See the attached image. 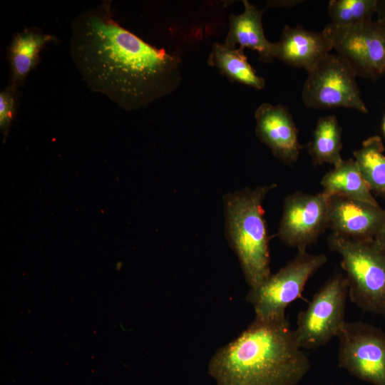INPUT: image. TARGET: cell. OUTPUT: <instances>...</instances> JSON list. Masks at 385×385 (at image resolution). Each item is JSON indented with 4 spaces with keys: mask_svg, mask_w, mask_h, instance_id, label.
I'll list each match as a JSON object with an SVG mask.
<instances>
[{
    "mask_svg": "<svg viewBox=\"0 0 385 385\" xmlns=\"http://www.w3.org/2000/svg\"><path fill=\"white\" fill-rule=\"evenodd\" d=\"M324 192L379 205L354 158L343 160L321 180Z\"/></svg>",
    "mask_w": 385,
    "mask_h": 385,
    "instance_id": "cell-16",
    "label": "cell"
},
{
    "mask_svg": "<svg viewBox=\"0 0 385 385\" xmlns=\"http://www.w3.org/2000/svg\"><path fill=\"white\" fill-rule=\"evenodd\" d=\"M307 73L302 91V100L306 107L346 108L368 113L356 83V74L337 54L329 53Z\"/></svg>",
    "mask_w": 385,
    "mask_h": 385,
    "instance_id": "cell-6",
    "label": "cell"
},
{
    "mask_svg": "<svg viewBox=\"0 0 385 385\" xmlns=\"http://www.w3.org/2000/svg\"><path fill=\"white\" fill-rule=\"evenodd\" d=\"M70 51L83 80L128 111L143 108L180 84L181 58L157 48L115 21L103 1L73 19Z\"/></svg>",
    "mask_w": 385,
    "mask_h": 385,
    "instance_id": "cell-1",
    "label": "cell"
},
{
    "mask_svg": "<svg viewBox=\"0 0 385 385\" xmlns=\"http://www.w3.org/2000/svg\"><path fill=\"white\" fill-rule=\"evenodd\" d=\"M56 41V36L37 27H26L15 34L8 49L9 84L18 89L23 86L28 74L40 61L41 51L47 44Z\"/></svg>",
    "mask_w": 385,
    "mask_h": 385,
    "instance_id": "cell-15",
    "label": "cell"
},
{
    "mask_svg": "<svg viewBox=\"0 0 385 385\" xmlns=\"http://www.w3.org/2000/svg\"><path fill=\"white\" fill-rule=\"evenodd\" d=\"M255 133L272 155L282 163L297 162L304 146L299 142L298 130L286 106L260 104L255 112Z\"/></svg>",
    "mask_w": 385,
    "mask_h": 385,
    "instance_id": "cell-11",
    "label": "cell"
},
{
    "mask_svg": "<svg viewBox=\"0 0 385 385\" xmlns=\"http://www.w3.org/2000/svg\"><path fill=\"white\" fill-rule=\"evenodd\" d=\"M276 184L245 188L223 197L225 236L250 288L270 275V236L262 202Z\"/></svg>",
    "mask_w": 385,
    "mask_h": 385,
    "instance_id": "cell-3",
    "label": "cell"
},
{
    "mask_svg": "<svg viewBox=\"0 0 385 385\" xmlns=\"http://www.w3.org/2000/svg\"><path fill=\"white\" fill-rule=\"evenodd\" d=\"M330 36L333 49L357 76L376 81L385 73V18L324 29Z\"/></svg>",
    "mask_w": 385,
    "mask_h": 385,
    "instance_id": "cell-8",
    "label": "cell"
},
{
    "mask_svg": "<svg viewBox=\"0 0 385 385\" xmlns=\"http://www.w3.org/2000/svg\"><path fill=\"white\" fill-rule=\"evenodd\" d=\"M381 128H382V131H383L384 135L385 136V115L384 116V118H383V120H382Z\"/></svg>",
    "mask_w": 385,
    "mask_h": 385,
    "instance_id": "cell-25",
    "label": "cell"
},
{
    "mask_svg": "<svg viewBox=\"0 0 385 385\" xmlns=\"http://www.w3.org/2000/svg\"><path fill=\"white\" fill-rule=\"evenodd\" d=\"M377 18H385V1H379Z\"/></svg>",
    "mask_w": 385,
    "mask_h": 385,
    "instance_id": "cell-24",
    "label": "cell"
},
{
    "mask_svg": "<svg viewBox=\"0 0 385 385\" xmlns=\"http://www.w3.org/2000/svg\"><path fill=\"white\" fill-rule=\"evenodd\" d=\"M385 217L379 205L339 195H330L328 228L332 232L356 240L374 239Z\"/></svg>",
    "mask_w": 385,
    "mask_h": 385,
    "instance_id": "cell-12",
    "label": "cell"
},
{
    "mask_svg": "<svg viewBox=\"0 0 385 385\" xmlns=\"http://www.w3.org/2000/svg\"><path fill=\"white\" fill-rule=\"evenodd\" d=\"M19 89L8 84L0 93V128L6 135L16 111Z\"/></svg>",
    "mask_w": 385,
    "mask_h": 385,
    "instance_id": "cell-21",
    "label": "cell"
},
{
    "mask_svg": "<svg viewBox=\"0 0 385 385\" xmlns=\"http://www.w3.org/2000/svg\"><path fill=\"white\" fill-rule=\"evenodd\" d=\"M324 254L298 251L297 255L261 284L250 288L247 300L261 321L286 318L287 306L302 294L309 279L327 262Z\"/></svg>",
    "mask_w": 385,
    "mask_h": 385,
    "instance_id": "cell-5",
    "label": "cell"
},
{
    "mask_svg": "<svg viewBox=\"0 0 385 385\" xmlns=\"http://www.w3.org/2000/svg\"><path fill=\"white\" fill-rule=\"evenodd\" d=\"M310 368L287 318L254 321L208 364L217 385H297Z\"/></svg>",
    "mask_w": 385,
    "mask_h": 385,
    "instance_id": "cell-2",
    "label": "cell"
},
{
    "mask_svg": "<svg viewBox=\"0 0 385 385\" xmlns=\"http://www.w3.org/2000/svg\"><path fill=\"white\" fill-rule=\"evenodd\" d=\"M337 337L339 367L373 385H385V332L369 324L345 322Z\"/></svg>",
    "mask_w": 385,
    "mask_h": 385,
    "instance_id": "cell-9",
    "label": "cell"
},
{
    "mask_svg": "<svg viewBox=\"0 0 385 385\" xmlns=\"http://www.w3.org/2000/svg\"><path fill=\"white\" fill-rule=\"evenodd\" d=\"M381 138L373 135L353 152L354 159L370 190L385 196V155Z\"/></svg>",
    "mask_w": 385,
    "mask_h": 385,
    "instance_id": "cell-19",
    "label": "cell"
},
{
    "mask_svg": "<svg viewBox=\"0 0 385 385\" xmlns=\"http://www.w3.org/2000/svg\"><path fill=\"white\" fill-rule=\"evenodd\" d=\"M332 49V40L324 29L317 32L301 26H285L279 41L273 43L272 56L289 66L302 68L309 73Z\"/></svg>",
    "mask_w": 385,
    "mask_h": 385,
    "instance_id": "cell-13",
    "label": "cell"
},
{
    "mask_svg": "<svg viewBox=\"0 0 385 385\" xmlns=\"http://www.w3.org/2000/svg\"><path fill=\"white\" fill-rule=\"evenodd\" d=\"M207 63L231 81L257 90H262L265 85V79L257 75L255 70L249 63L243 48H231L225 43H215L212 46Z\"/></svg>",
    "mask_w": 385,
    "mask_h": 385,
    "instance_id": "cell-17",
    "label": "cell"
},
{
    "mask_svg": "<svg viewBox=\"0 0 385 385\" xmlns=\"http://www.w3.org/2000/svg\"><path fill=\"white\" fill-rule=\"evenodd\" d=\"M378 3L379 0H332L328 4L329 24L346 27L372 19L377 13Z\"/></svg>",
    "mask_w": 385,
    "mask_h": 385,
    "instance_id": "cell-20",
    "label": "cell"
},
{
    "mask_svg": "<svg viewBox=\"0 0 385 385\" xmlns=\"http://www.w3.org/2000/svg\"><path fill=\"white\" fill-rule=\"evenodd\" d=\"M244 11L240 14H230L229 31L225 44L231 48L256 51L260 60L270 62L273 60V43L269 41L264 33L262 11L248 1L244 0Z\"/></svg>",
    "mask_w": 385,
    "mask_h": 385,
    "instance_id": "cell-14",
    "label": "cell"
},
{
    "mask_svg": "<svg viewBox=\"0 0 385 385\" xmlns=\"http://www.w3.org/2000/svg\"><path fill=\"white\" fill-rule=\"evenodd\" d=\"M327 241L342 257L351 301L366 312L385 314V250L375 239L332 233Z\"/></svg>",
    "mask_w": 385,
    "mask_h": 385,
    "instance_id": "cell-4",
    "label": "cell"
},
{
    "mask_svg": "<svg viewBox=\"0 0 385 385\" xmlns=\"http://www.w3.org/2000/svg\"><path fill=\"white\" fill-rule=\"evenodd\" d=\"M329 197L324 191L314 195L297 191L288 195L277 232L279 239L298 251H306L328 228Z\"/></svg>",
    "mask_w": 385,
    "mask_h": 385,
    "instance_id": "cell-10",
    "label": "cell"
},
{
    "mask_svg": "<svg viewBox=\"0 0 385 385\" xmlns=\"http://www.w3.org/2000/svg\"><path fill=\"white\" fill-rule=\"evenodd\" d=\"M302 1H268V4L270 6H281V7H292L298 4H300Z\"/></svg>",
    "mask_w": 385,
    "mask_h": 385,
    "instance_id": "cell-22",
    "label": "cell"
},
{
    "mask_svg": "<svg viewBox=\"0 0 385 385\" xmlns=\"http://www.w3.org/2000/svg\"><path fill=\"white\" fill-rule=\"evenodd\" d=\"M342 133L336 115H325L318 119L312 140L307 145L314 165L329 163L334 167L343 160L341 156Z\"/></svg>",
    "mask_w": 385,
    "mask_h": 385,
    "instance_id": "cell-18",
    "label": "cell"
},
{
    "mask_svg": "<svg viewBox=\"0 0 385 385\" xmlns=\"http://www.w3.org/2000/svg\"><path fill=\"white\" fill-rule=\"evenodd\" d=\"M348 286L346 277L330 278L313 296L306 309L297 317L294 330L301 349H315L337 337L346 322L344 312Z\"/></svg>",
    "mask_w": 385,
    "mask_h": 385,
    "instance_id": "cell-7",
    "label": "cell"
},
{
    "mask_svg": "<svg viewBox=\"0 0 385 385\" xmlns=\"http://www.w3.org/2000/svg\"><path fill=\"white\" fill-rule=\"evenodd\" d=\"M374 239L385 250V217L381 229Z\"/></svg>",
    "mask_w": 385,
    "mask_h": 385,
    "instance_id": "cell-23",
    "label": "cell"
}]
</instances>
